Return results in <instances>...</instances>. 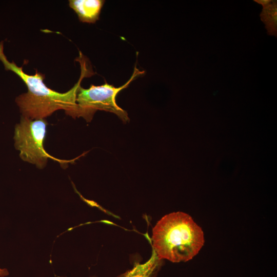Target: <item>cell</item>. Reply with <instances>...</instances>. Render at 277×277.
<instances>
[{
	"label": "cell",
	"mask_w": 277,
	"mask_h": 277,
	"mask_svg": "<svg viewBox=\"0 0 277 277\" xmlns=\"http://www.w3.org/2000/svg\"><path fill=\"white\" fill-rule=\"evenodd\" d=\"M144 73V71L139 70L135 65L131 77L121 87H115L107 82L100 86L91 85L87 89L81 86L77 94V106L74 118L82 117L87 122H90L96 111L101 110L114 113L123 122L127 123L129 121L127 112L117 105L116 96Z\"/></svg>",
	"instance_id": "3"
},
{
	"label": "cell",
	"mask_w": 277,
	"mask_h": 277,
	"mask_svg": "<svg viewBox=\"0 0 277 277\" xmlns=\"http://www.w3.org/2000/svg\"><path fill=\"white\" fill-rule=\"evenodd\" d=\"M105 1L70 0L69 5L83 23H95L99 18Z\"/></svg>",
	"instance_id": "5"
},
{
	"label": "cell",
	"mask_w": 277,
	"mask_h": 277,
	"mask_svg": "<svg viewBox=\"0 0 277 277\" xmlns=\"http://www.w3.org/2000/svg\"><path fill=\"white\" fill-rule=\"evenodd\" d=\"M9 272L7 268L0 267V277H5L9 275Z\"/></svg>",
	"instance_id": "8"
},
{
	"label": "cell",
	"mask_w": 277,
	"mask_h": 277,
	"mask_svg": "<svg viewBox=\"0 0 277 277\" xmlns=\"http://www.w3.org/2000/svg\"><path fill=\"white\" fill-rule=\"evenodd\" d=\"M47 123L44 118L31 120L21 116L20 122L14 129L15 148L19 151V156L24 161L34 164L39 168H43L48 159L60 163H71L74 161L62 160L48 154L44 147Z\"/></svg>",
	"instance_id": "4"
},
{
	"label": "cell",
	"mask_w": 277,
	"mask_h": 277,
	"mask_svg": "<svg viewBox=\"0 0 277 277\" xmlns=\"http://www.w3.org/2000/svg\"><path fill=\"white\" fill-rule=\"evenodd\" d=\"M277 5L273 1L272 4L263 8L261 14L262 22L266 25L268 33L276 36L277 30Z\"/></svg>",
	"instance_id": "6"
},
{
	"label": "cell",
	"mask_w": 277,
	"mask_h": 277,
	"mask_svg": "<svg viewBox=\"0 0 277 277\" xmlns=\"http://www.w3.org/2000/svg\"><path fill=\"white\" fill-rule=\"evenodd\" d=\"M254 2L261 5L264 8L270 5L272 1L271 0H255Z\"/></svg>",
	"instance_id": "7"
},
{
	"label": "cell",
	"mask_w": 277,
	"mask_h": 277,
	"mask_svg": "<svg viewBox=\"0 0 277 277\" xmlns=\"http://www.w3.org/2000/svg\"><path fill=\"white\" fill-rule=\"evenodd\" d=\"M152 241L158 258L173 263L191 260L205 242L202 228L190 215L180 211L166 214L157 222L152 229Z\"/></svg>",
	"instance_id": "2"
},
{
	"label": "cell",
	"mask_w": 277,
	"mask_h": 277,
	"mask_svg": "<svg viewBox=\"0 0 277 277\" xmlns=\"http://www.w3.org/2000/svg\"><path fill=\"white\" fill-rule=\"evenodd\" d=\"M4 41L0 42V61L6 71L16 74L26 85L28 91L15 98L22 116L31 120L44 118L58 110L74 118L76 108V97L82 80L93 74L86 61L81 62L80 79L69 91L60 93L48 87L44 82L45 75L36 71L34 75L26 73L22 67L10 62L4 53Z\"/></svg>",
	"instance_id": "1"
}]
</instances>
